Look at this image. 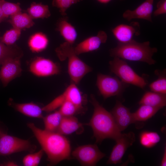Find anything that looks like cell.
I'll return each mask as SVG.
<instances>
[{"mask_svg":"<svg viewBox=\"0 0 166 166\" xmlns=\"http://www.w3.org/2000/svg\"><path fill=\"white\" fill-rule=\"evenodd\" d=\"M21 30L13 28L7 30L3 36L0 37L1 41L7 46L13 45L20 36Z\"/></svg>","mask_w":166,"mask_h":166,"instance_id":"f1b7e54d","label":"cell"},{"mask_svg":"<svg viewBox=\"0 0 166 166\" xmlns=\"http://www.w3.org/2000/svg\"><path fill=\"white\" fill-rule=\"evenodd\" d=\"M151 91L159 93L166 94V78L165 76H159L157 79L149 85Z\"/></svg>","mask_w":166,"mask_h":166,"instance_id":"1f68e13d","label":"cell"},{"mask_svg":"<svg viewBox=\"0 0 166 166\" xmlns=\"http://www.w3.org/2000/svg\"><path fill=\"white\" fill-rule=\"evenodd\" d=\"M2 130L0 128V133L2 131Z\"/></svg>","mask_w":166,"mask_h":166,"instance_id":"ab89813d","label":"cell"},{"mask_svg":"<svg viewBox=\"0 0 166 166\" xmlns=\"http://www.w3.org/2000/svg\"><path fill=\"white\" fill-rule=\"evenodd\" d=\"M12 106L16 110L26 116L38 118L43 117L42 108L33 102L13 103Z\"/></svg>","mask_w":166,"mask_h":166,"instance_id":"ffe728a7","label":"cell"},{"mask_svg":"<svg viewBox=\"0 0 166 166\" xmlns=\"http://www.w3.org/2000/svg\"><path fill=\"white\" fill-rule=\"evenodd\" d=\"M18 56L16 49L11 46H7L2 42L0 37V65L6 58Z\"/></svg>","mask_w":166,"mask_h":166,"instance_id":"f546056e","label":"cell"},{"mask_svg":"<svg viewBox=\"0 0 166 166\" xmlns=\"http://www.w3.org/2000/svg\"><path fill=\"white\" fill-rule=\"evenodd\" d=\"M36 145L29 140L7 134L3 131L0 133V156H6L22 151L34 152Z\"/></svg>","mask_w":166,"mask_h":166,"instance_id":"8992f818","label":"cell"},{"mask_svg":"<svg viewBox=\"0 0 166 166\" xmlns=\"http://www.w3.org/2000/svg\"><path fill=\"white\" fill-rule=\"evenodd\" d=\"M59 111L63 117L74 116L82 112L84 108L69 101L64 102L60 107Z\"/></svg>","mask_w":166,"mask_h":166,"instance_id":"4316f807","label":"cell"},{"mask_svg":"<svg viewBox=\"0 0 166 166\" xmlns=\"http://www.w3.org/2000/svg\"><path fill=\"white\" fill-rule=\"evenodd\" d=\"M5 166H17L16 164L13 161H8L4 164Z\"/></svg>","mask_w":166,"mask_h":166,"instance_id":"74e56055","label":"cell"},{"mask_svg":"<svg viewBox=\"0 0 166 166\" xmlns=\"http://www.w3.org/2000/svg\"><path fill=\"white\" fill-rule=\"evenodd\" d=\"M135 134L132 132L121 134L115 141V145L113 147L107 164H117L122 162V159L128 148L135 141Z\"/></svg>","mask_w":166,"mask_h":166,"instance_id":"30bf717a","label":"cell"},{"mask_svg":"<svg viewBox=\"0 0 166 166\" xmlns=\"http://www.w3.org/2000/svg\"><path fill=\"white\" fill-rule=\"evenodd\" d=\"M111 72L127 84H131L142 89L146 85L145 80L137 74L127 63L117 57L109 61Z\"/></svg>","mask_w":166,"mask_h":166,"instance_id":"5b68a950","label":"cell"},{"mask_svg":"<svg viewBox=\"0 0 166 166\" xmlns=\"http://www.w3.org/2000/svg\"><path fill=\"white\" fill-rule=\"evenodd\" d=\"M160 166H166V148L165 147L163 155L160 163Z\"/></svg>","mask_w":166,"mask_h":166,"instance_id":"d590c367","label":"cell"},{"mask_svg":"<svg viewBox=\"0 0 166 166\" xmlns=\"http://www.w3.org/2000/svg\"><path fill=\"white\" fill-rule=\"evenodd\" d=\"M160 140V137L156 132L144 131L139 136L140 144L144 147L149 148L156 145Z\"/></svg>","mask_w":166,"mask_h":166,"instance_id":"484cf974","label":"cell"},{"mask_svg":"<svg viewBox=\"0 0 166 166\" xmlns=\"http://www.w3.org/2000/svg\"><path fill=\"white\" fill-rule=\"evenodd\" d=\"M140 105L136 112L132 113L134 123L146 121L153 116L160 109L146 105Z\"/></svg>","mask_w":166,"mask_h":166,"instance_id":"cb8c5ba5","label":"cell"},{"mask_svg":"<svg viewBox=\"0 0 166 166\" xmlns=\"http://www.w3.org/2000/svg\"><path fill=\"white\" fill-rule=\"evenodd\" d=\"M166 13V0H161L157 4V9L154 11L153 15L156 16Z\"/></svg>","mask_w":166,"mask_h":166,"instance_id":"d6a6232c","label":"cell"},{"mask_svg":"<svg viewBox=\"0 0 166 166\" xmlns=\"http://www.w3.org/2000/svg\"><path fill=\"white\" fill-rule=\"evenodd\" d=\"M139 104L140 105H146L161 109L166 105V94L152 91L147 92L140 100Z\"/></svg>","mask_w":166,"mask_h":166,"instance_id":"d6986e66","label":"cell"},{"mask_svg":"<svg viewBox=\"0 0 166 166\" xmlns=\"http://www.w3.org/2000/svg\"><path fill=\"white\" fill-rule=\"evenodd\" d=\"M98 2H99L100 3H107L109 2H110L112 0H97Z\"/></svg>","mask_w":166,"mask_h":166,"instance_id":"f35d334b","label":"cell"},{"mask_svg":"<svg viewBox=\"0 0 166 166\" xmlns=\"http://www.w3.org/2000/svg\"><path fill=\"white\" fill-rule=\"evenodd\" d=\"M44 151L42 149L38 152L34 153V166L38 165L43 156Z\"/></svg>","mask_w":166,"mask_h":166,"instance_id":"e575fe53","label":"cell"},{"mask_svg":"<svg viewBox=\"0 0 166 166\" xmlns=\"http://www.w3.org/2000/svg\"><path fill=\"white\" fill-rule=\"evenodd\" d=\"M63 116L59 110L43 117L44 129L49 132H56L61 124Z\"/></svg>","mask_w":166,"mask_h":166,"instance_id":"d4e9b609","label":"cell"},{"mask_svg":"<svg viewBox=\"0 0 166 166\" xmlns=\"http://www.w3.org/2000/svg\"><path fill=\"white\" fill-rule=\"evenodd\" d=\"M82 0H53L52 5L58 8L61 14L66 16L67 10L72 5L76 4Z\"/></svg>","mask_w":166,"mask_h":166,"instance_id":"4dcf8cb0","label":"cell"},{"mask_svg":"<svg viewBox=\"0 0 166 166\" xmlns=\"http://www.w3.org/2000/svg\"><path fill=\"white\" fill-rule=\"evenodd\" d=\"M128 84L116 77L101 73L97 76V85L100 93L105 99L112 96L120 95Z\"/></svg>","mask_w":166,"mask_h":166,"instance_id":"9c48e42d","label":"cell"},{"mask_svg":"<svg viewBox=\"0 0 166 166\" xmlns=\"http://www.w3.org/2000/svg\"><path fill=\"white\" fill-rule=\"evenodd\" d=\"M28 15L33 19L47 18L51 14L48 5L33 2L27 9Z\"/></svg>","mask_w":166,"mask_h":166,"instance_id":"603a6c76","label":"cell"},{"mask_svg":"<svg viewBox=\"0 0 166 166\" xmlns=\"http://www.w3.org/2000/svg\"><path fill=\"white\" fill-rule=\"evenodd\" d=\"M71 155L82 166H93L105 154L100 150L96 144H89L77 147L71 152Z\"/></svg>","mask_w":166,"mask_h":166,"instance_id":"ba28073f","label":"cell"},{"mask_svg":"<svg viewBox=\"0 0 166 166\" xmlns=\"http://www.w3.org/2000/svg\"><path fill=\"white\" fill-rule=\"evenodd\" d=\"M120 131H124L131 124L134 123L132 113L130 109L117 100L111 112Z\"/></svg>","mask_w":166,"mask_h":166,"instance_id":"5bb4252c","label":"cell"},{"mask_svg":"<svg viewBox=\"0 0 166 166\" xmlns=\"http://www.w3.org/2000/svg\"><path fill=\"white\" fill-rule=\"evenodd\" d=\"M107 39L106 33L103 31H99L96 35L89 37L78 44L74 48V52L78 55L96 50L102 44L105 43Z\"/></svg>","mask_w":166,"mask_h":166,"instance_id":"4fadbf2b","label":"cell"},{"mask_svg":"<svg viewBox=\"0 0 166 166\" xmlns=\"http://www.w3.org/2000/svg\"><path fill=\"white\" fill-rule=\"evenodd\" d=\"M27 125L46 154L49 164L56 165L62 160L71 159L70 143L64 135L41 129L33 123H29Z\"/></svg>","mask_w":166,"mask_h":166,"instance_id":"6da1fadb","label":"cell"},{"mask_svg":"<svg viewBox=\"0 0 166 166\" xmlns=\"http://www.w3.org/2000/svg\"><path fill=\"white\" fill-rule=\"evenodd\" d=\"M8 22L13 28L20 30L29 28L34 24L33 19L28 14L22 12L10 16Z\"/></svg>","mask_w":166,"mask_h":166,"instance_id":"7402d4cb","label":"cell"},{"mask_svg":"<svg viewBox=\"0 0 166 166\" xmlns=\"http://www.w3.org/2000/svg\"><path fill=\"white\" fill-rule=\"evenodd\" d=\"M71 102L77 106L84 108L85 104V97L73 83L70 84L63 93L50 103L42 108L43 111L49 112L60 107L65 101Z\"/></svg>","mask_w":166,"mask_h":166,"instance_id":"52a82bcc","label":"cell"},{"mask_svg":"<svg viewBox=\"0 0 166 166\" xmlns=\"http://www.w3.org/2000/svg\"><path fill=\"white\" fill-rule=\"evenodd\" d=\"M29 70L34 75L46 77L59 73L60 69L57 64L52 60L42 57H37L30 63Z\"/></svg>","mask_w":166,"mask_h":166,"instance_id":"7c38bea8","label":"cell"},{"mask_svg":"<svg viewBox=\"0 0 166 166\" xmlns=\"http://www.w3.org/2000/svg\"><path fill=\"white\" fill-rule=\"evenodd\" d=\"M154 0H145L135 10H128L123 14V17L129 21L133 19H141L152 22V15Z\"/></svg>","mask_w":166,"mask_h":166,"instance_id":"2e32d148","label":"cell"},{"mask_svg":"<svg viewBox=\"0 0 166 166\" xmlns=\"http://www.w3.org/2000/svg\"><path fill=\"white\" fill-rule=\"evenodd\" d=\"M74 48L73 45L65 42L56 48L55 51L61 61L68 60L69 74L73 83L77 85L92 69L78 57L74 52Z\"/></svg>","mask_w":166,"mask_h":166,"instance_id":"277c9868","label":"cell"},{"mask_svg":"<svg viewBox=\"0 0 166 166\" xmlns=\"http://www.w3.org/2000/svg\"><path fill=\"white\" fill-rule=\"evenodd\" d=\"M90 102L94 111L89 122L86 124L92 128L96 142L100 143L106 139L115 140L122 133L111 113L101 105L93 95L91 96Z\"/></svg>","mask_w":166,"mask_h":166,"instance_id":"7a4b0ae2","label":"cell"},{"mask_svg":"<svg viewBox=\"0 0 166 166\" xmlns=\"http://www.w3.org/2000/svg\"><path fill=\"white\" fill-rule=\"evenodd\" d=\"M1 4L3 14L6 19L9 16L22 12L20 3L19 2L13 3L5 0H1Z\"/></svg>","mask_w":166,"mask_h":166,"instance_id":"83f0119b","label":"cell"},{"mask_svg":"<svg viewBox=\"0 0 166 166\" xmlns=\"http://www.w3.org/2000/svg\"><path fill=\"white\" fill-rule=\"evenodd\" d=\"M49 40L47 36L41 32L34 34L30 38L28 45L30 50L34 53H39L47 47Z\"/></svg>","mask_w":166,"mask_h":166,"instance_id":"44dd1931","label":"cell"},{"mask_svg":"<svg viewBox=\"0 0 166 166\" xmlns=\"http://www.w3.org/2000/svg\"><path fill=\"white\" fill-rule=\"evenodd\" d=\"M111 31L119 42L124 43L133 40L134 35L138 36L140 34V26L138 22H132L129 25H119Z\"/></svg>","mask_w":166,"mask_h":166,"instance_id":"9a60e30c","label":"cell"},{"mask_svg":"<svg viewBox=\"0 0 166 166\" xmlns=\"http://www.w3.org/2000/svg\"><path fill=\"white\" fill-rule=\"evenodd\" d=\"M157 51L156 48L150 46L149 41L140 43L132 40L126 43L118 42L115 47L110 49V54L114 57L130 61L144 62L152 65L156 63L152 57Z\"/></svg>","mask_w":166,"mask_h":166,"instance_id":"3957f363","label":"cell"},{"mask_svg":"<svg viewBox=\"0 0 166 166\" xmlns=\"http://www.w3.org/2000/svg\"><path fill=\"white\" fill-rule=\"evenodd\" d=\"M5 19L2 8L1 0H0V23Z\"/></svg>","mask_w":166,"mask_h":166,"instance_id":"8d00e7d4","label":"cell"},{"mask_svg":"<svg viewBox=\"0 0 166 166\" xmlns=\"http://www.w3.org/2000/svg\"><path fill=\"white\" fill-rule=\"evenodd\" d=\"M83 125L74 116L63 117L56 132L63 135H69L78 132L83 128Z\"/></svg>","mask_w":166,"mask_h":166,"instance_id":"ac0fdd59","label":"cell"},{"mask_svg":"<svg viewBox=\"0 0 166 166\" xmlns=\"http://www.w3.org/2000/svg\"><path fill=\"white\" fill-rule=\"evenodd\" d=\"M66 16L61 18L57 23L56 30L59 31L65 42L73 45L77 36V33L75 27L68 21Z\"/></svg>","mask_w":166,"mask_h":166,"instance_id":"e0dca14e","label":"cell"},{"mask_svg":"<svg viewBox=\"0 0 166 166\" xmlns=\"http://www.w3.org/2000/svg\"><path fill=\"white\" fill-rule=\"evenodd\" d=\"M20 56L10 57L6 59L2 64L0 70V79L3 86H6L22 72Z\"/></svg>","mask_w":166,"mask_h":166,"instance_id":"8fae6325","label":"cell"},{"mask_svg":"<svg viewBox=\"0 0 166 166\" xmlns=\"http://www.w3.org/2000/svg\"><path fill=\"white\" fill-rule=\"evenodd\" d=\"M23 163L25 166H34V154L31 153L26 155L23 159Z\"/></svg>","mask_w":166,"mask_h":166,"instance_id":"836d02e7","label":"cell"}]
</instances>
